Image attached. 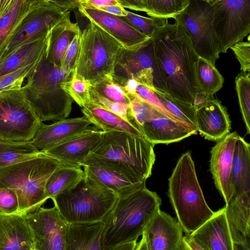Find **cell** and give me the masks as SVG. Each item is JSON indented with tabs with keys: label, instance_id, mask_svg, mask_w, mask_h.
Here are the masks:
<instances>
[{
	"label": "cell",
	"instance_id": "obj_31",
	"mask_svg": "<svg viewBox=\"0 0 250 250\" xmlns=\"http://www.w3.org/2000/svg\"><path fill=\"white\" fill-rule=\"evenodd\" d=\"M81 111L93 125L103 131H122L143 137L138 126L92 102L82 107Z\"/></svg>",
	"mask_w": 250,
	"mask_h": 250
},
{
	"label": "cell",
	"instance_id": "obj_38",
	"mask_svg": "<svg viewBox=\"0 0 250 250\" xmlns=\"http://www.w3.org/2000/svg\"><path fill=\"white\" fill-rule=\"evenodd\" d=\"M250 73L239 74L235 79L236 91L240 111L246 127L250 134Z\"/></svg>",
	"mask_w": 250,
	"mask_h": 250
},
{
	"label": "cell",
	"instance_id": "obj_41",
	"mask_svg": "<svg viewBox=\"0 0 250 250\" xmlns=\"http://www.w3.org/2000/svg\"><path fill=\"white\" fill-rule=\"evenodd\" d=\"M19 208L16 191L10 188H0V211L5 214H17Z\"/></svg>",
	"mask_w": 250,
	"mask_h": 250
},
{
	"label": "cell",
	"instance_id": "obj_3",
	"mask_svg": "<svg viewBox=\"0 0 250 250\" xmlns=\"http://www.w3.org/2000/svg\"><path fill=\"white\" fill-rule=\"evenodd\" d=\"M161 199L146 185L124 198H119L103 220L102 250H113L126 242L137 241L155 213Z\"/></svg>",
	"mask_w": 250,
	"mask_h": 250
},
{
	"label": "cell",
	"instance_id": "obj_27",
	"mask_svg": "<svg viewBox=\"0 0 250 250\" xmlns=\"http://www.w3.org/2000/svg\"><path fill=\"white\" fill-rule=\"evenodd\" d=\"M70 12L52 28L45 56L47 60L56 66L61 67L66 51L75 36L81 31L77 23L70 18Z\"/></svg>",
	"mask_w": 250,
	"mask_h": 250
},
{
	"label": "cell",
	"instance_id": "obj_12",
	"mask_svg": "<svg viewBox=\"0 0 250 250\" xmlns=\"http://www.w3.org/2000/svg\"><path fill=\"white\" fill-rule=\"evenodd\" d=\"M131 113L143 137L154 146L179 142L197 131L174 121L136 95L127 94Z\"/></svg>",
	"mask_w": 250,
	"mask_h": 250
},
{
	"label": "cell",
	"instance_id": "obj_21",
	"mask_svg": "<svg viewBox=\"0 0 250 250\" xmlns=\"http://www.w3.org/2000/svg\"><path fill=\"white\" fill-rule=\"evenodd\" d=\"M203 250H235L228 224L225 207L219 209L189 234Z\"/></svg>",
	"mask_w": 250,
	"mask_h": 250
},
{
	"label": "cell",
	"instance_id": "obj_10",
	"mask_svg": "<svg viewBox=\"0 0 250 250\" xmlns=\"http://www.w3.org/2000/svg\"><path fill=\"white\" fill-rule=\"evenodd\" d=\"M42 123L22 87L0 92V139L31 141Z\"/></svg>",
	"mask_w": 250,
	"mask_h": 250
},
{
	"label": "cell",
	"instance_id": "obj_20",
	"mask_svg": "<svg viewBox=\"0 0 250 250\" xmlns=\"http://www.w3.org/2000/svg\"><path fill=\"white\" fill-rule=\"evenodd\" d=\"M104 131L93 125L87 130L48 149L41 150L65 165L82 167L89 152L99 144Z\"/></svg>",
	"mask_w": 250,
	"mask_h": 250
},
{
	"label": "cell",
	"instance_id": "obj_29",
	"mask_svg": "<svg viewBox=\"0 0 250 250\" xmlns=\"http://www.w3.org/2000/svg\"><path fill=\"white\" fill-rule=\"evenodd\" d=\"M103 221L68 223L66 250H102Z\"/></svg>",
	"mask_w": 250,
	"mask_h": 250
},
{
	"label": "cell",
	"instance_id": "obj_6",
	"mask_svg": "<svg viewBox=\"0 0 250 250\" xmlns=\"http://www.w3.org/2000/svg\"><path fill=\"white\" fill-rule=\"evenodd\" d=\"M62 164L42 152L0 168V188H13L17 194L19 208L17 214L26 215L34 212L48 199L45 193L46 181Z\"/></svg>",
	"mask_w": 250,
	"mask_h": 250
},
{
	"label": "cell",
	"instance_id": "obj_1",
	"mask_svg": "<svg viewBox=\"0 0 250 250\" xmlns=\"http://www.w3.org/2000/svg\"><path fill=\"white\" fill-rule=\"evenodd\" d=\"M160 77L166 92L173 98L193 105L199 90L195 64L199 56L184 28L167 23L152 36Z\"/></svg>",
	"mask_w": 250,
	"mask_h": 250
},
{
	"label": "cell",
	"instance_id": "obj_16",
	"mask_svg": "<svg viewBox=\"0 0 250 250\" xmlns=\"http://www.w3.org/2000/svg\"><path fill=\"white\" fill-rule=\"evenodd\" d=\"M66 12L50 2L35 9L26 18L9 39L0 53V62L20 46L48 34Z\"/></svg>",
	"mask_w": 250,
	"mask_h": 250
},
{
	"label": "cell",
	"instance_id": "obj_52",
	"mask_svg": "<svg viewBox=\"0 0 250 250\" xmlns=\"http://www.w3.org/2000/svg\"><path fill=\"white\" fill-rule=\"evenodd\" d=\"M45 0L47 1V0Z\"/></svg>",
	"mask_w": 250,
	"mask_h": 250
},
{
	"label": "cell",
	"instance_id": "obj_26",
	"mask_svg": "<svg viewBox=\"0 0 250 250\" xmlns=\"http://www.w3.org/2000/svg\"><path fill=\"white\" fill-rule=\"evenodd\" d=\"M82 167L86 175L113 191L119 198L127 196L146 185V183H135L123 174L98 162H85Z\"/></svg>",
	"mask_w": 250,
	"mask_h": 250
},
{
	"label": "cell",
	"instance_id": "obj_17",
	"mask_svg": "<svg viewBox=\"0 0 250 250\" xmlns=\"http://www.w3.org/2000/svg\"><path fill=\"white\" fill-rule=\"evenodd\" d=\"M183 232L178 221L159 209L145 229L135 250H181Z\"/></svg>",
	"mask_w": 250,
	"mask_h": 250
},
{
	"label": "cell",
	"instance_id": "obj_25",
	"mask_svg": "<svg viewBox=\"0 0 250 250\" xmlns=\"http://www.w3.org/2000/svg\"><path fill=\"white\" fill-rule=\"evenodd\" d=\"M34 250L33 237L25 215L0 211V250Z\"/></svg>",
	"mask_w": 250,
	"mask_h": 250
},
{
	"label": "cell",
	"instance_id": "obj_40",
	"mask_svg": "<svg viewBox=\"0 0 250 250\" xmlns=\"http://www.w3.org/2000/svg\"><path fill=\"white\" fill-rule=\"evenodd\" d=\"M42 59L13 72L0 76V92L21 88L24 80L36 68Z\"/></svg>",
	"mask_w": 250,
	"mask_h": 250
},
{
	"label": "cell",
	"instance_id": "obj_33",
	"mask_svg": "<svg viewBox=\"0 0 250 250\" xmlns=\"http://www.w3.org/2000/svg\"><path fill=\"white\" fill-rule=\"evenodd\" d=\"M42 152L30 141L0 139V168L36 157Z\"/></svg>",
	"mask_w": 250,
	"mask_h": 250
},
{
	"label": "cell",
	"instance_id": "obj_18",
	"mask_svg": "<svg viewBox=\"0 0 250 250\" xmlns=\"http://www.w3.org/2000/svg\"><path fill=\"white\" fill-rule=\"evenodd\" d=\"M239 135L229 133L216 141L210 151V170L216 188L226 204L231 194V173L235 144Z\"/></svg>",
	"mask_w": 250,
	"mask_h": 250
},
{
	"label": "cell",
	"instance_id": "obj_46",
	"mask_svg": "<svg viewBox=\"0 0 250 250\" xmlns=\"http://www.w3.org/2000/svg\"><path fill=\"white\" fill-rule=\"evenodd\" d=\"M49 2L53 3L60 7L64 11H67L77 7L81 0H47Z\"/></svg>",
	"mask_w": 250,
	"mask_h": 250
},
{
	"label": "cell",
	"instance_id": "obj_42",
	"mask_svg": "<svg viewBox=\"0 0 250 250\" xmlns=\"http://www.w3.org/2000/svg\"><path fill=\"white\" fill-rule=\"evenodd\" d=\"M229 48L233 52L240 64V70L244 73L250 72V36L248 42L240 41Z\"/></svg>",
	"mask_w": 250,
	"mask_h": 250
},
{
	"label": "cell",
	"instance_id": "obj_15",
	"mask_svg": "<svg viewBox=\"0 0 250 250\" xmlns=\"http://www.w3.org/2000/svg\"><path fill=\"white\" fill-rule=\"evenodd\" d=\"M33 237L34 250H66L68 223L57 208L40 207L25 215Z\"/></svg>",
	"mask_w": 250,
	"mask_h": 250
},
{
	"label": "cell",
	"instance_id": "obj_45",
	"mask_svg": "<svg viewBox=\"0 0 250 250\" xmlns=\"http://www.w3.org/2000/svg\"><path fill=\"white\" fill-rule=\"evenodd\" d=\"M118 1L124 8L146 12L143 0H118Z\"/></svg>",
	"mask_w": 250,
	"mask_h": 250
},
{
	"label": "cell",
	"instance_id": "obj_5",
	"mask_svg": "<svg viewBox=\"0 0 250 250\" xmlns=\"http://www.w3.org/2000/svg\"><path fill=\"white\" fill-rule=\"evenodd\" d=\"M168 196L185 233L193 232L214 212L205 201L189 151L182 154L168 179Z\"/></svg>",
	"mask_w": 250,
	"mask_h": 250
},
{
	"label": "cell",
	"instance_id": "obj_24",
	"mask_svg": "<svg viewBox=\"0 0 250 250\" xmlns=\"http://www.w3.org/2000/svg\"><path fill=\"white\" fill-rule=\"evenodd\" d=\"M91 125L84 115L56 121L48 125L42 123L31 142L40 150L48 149L87 130Z\"/></svg>",
	"mask_w": 250,
	"mask_h": 250
},
{
	"label": "cell",
	"instance_id": "obj_32",
	"mask_svg": "<svg viewBox=\"0 0 250 250\" xmlns=\"http://www.w3.org/2000/svg\"><path fill=\"white\" fill-rule=\"evenodd\" d=\"M85 174L81 167L62 164L47 179L45 193L48 199H53L58 194L75 185Z\"/></svg>",
	"mask_w": 250,
	"mask_h": 250
},
{
	"label": "cell",
	"instance_id": "obj_37",
	"mask_svg": "<svg viewBox=\"0 0 250 250\" xmlns=\"http://www.w3.org/2000/svg\"><path fill=\"white\" fill-rule=\"evenodd\" d=\"M121 18L128 24L144 35L151 38L158 29L168 22V19L146 17L126 11L125 16Z\"/></svg>",
	"mask_w": 250,
	"mask_h": 250
},
{
	"label": "cell",
	"instance_id": "obj_48",
	"mask_svg": "<svg viewBox=\"0 0 250 250\" xmlns=\"http://www.w3.org/2000/svg\"><path fill=\"white\" fill-rule=\"evenodd\" d=\"M97 10L119 17L125 16L127 11L121 5H117L104 6L100 7Z\"/></svg>",
	"mask_w": 250,
	"mask_h": 250
},
{
	"label": "cell",
	"instance_id": "obj_51",
	"mask_svg": "<svg viewBox=\"0 0 250 250\" xmlns=\"http://www.w3.org/2000/svg\"><path fill=\"white\" fill-rule=\"evenodd\" d=\"M208 0V1H212V0Z\"/></svg>",
	"mask_w": 250,
	"mask_h": 250
},
{
	"label": "cell",
	"instance_id": "obj_34",
	"mask_svg": "<svg viewBox=\"0 0 250 250\" xmlns=\"http://www.w3.org/2000/svg\"><path fill=\"white\" fill-rule=\"evenodd\" d=\"M194 72L196 86L201 91L214 95L222 87L224 78L210 61L199 57Z\"/></svg>",
	"mask_w": 250,
	"mask_h": 250
},
{
	"label": "cell",
	"instance_id": "obj_19",
	"mask_svg": "<svg viewBox=\"0 0 250 250\" xmlns=\"http://www.w3.org/2000/svg\"><path fill=\"white\" fill-rule=\"evenodd\" d=\"M77 8L83 16L108 33L125 49L134 48L150 38L135 29L121 17L95 9L81 6Z\"/></svg>",
	"mask_w": 250,
	"mask_h": 250
},
{
	"label": "cell",
	"instance_id": "obj_44",
	"mask_svg": "<svg viewBox=\"0 0 250 250\" xmlns=\"http://www.w3.org/2000/svg\"><path fill=\"white\" fill-rule=\"evenodd\" d=\"M113 5H121L118 0H81L78 6L98 9L103 6Z\"/></svg>",
	"mask_w": 250,
	"mask_h": 250
},
{
	"label": "cell",
	"instance_id": "obj_30",
	"mask_svg": "<svg viewBox=\"0 0 250 250\" xmlns=\"http://www.w3.org/2000/svg\"><path fill=\"white\" fill-rule=\"evenodd\" d=\"M49 33L20 46L0 62V76L13 72L43 58L47 50Z\"/></svg>",
	"mask_w": 250,
	"mask_h": 250
},
{
	"label": "cell",
	"instance_id": "obj_43",
	"mask_svg": "<svg viewBox=\"0 0 250 250\" xmlns=\"http://www.w3.org/2000/svg\"><path fill=\"white\" fill-rule=\"evenodd\" d=\"M81 32L76 35L68 46L64 56L61 67L66 71L73 73L78 58Z\"/></svg>",
	"mask_w": 250,
	"mask_h": 250
},
{
	"label": "cell",
	"instance_id": "obj_14",
	"mask_svg": "<svg viewBox=\"0 0 250 250\" xmlns=\"http://www.w3.org/2000/svg\"><path fill=\"white\" fill-rule=\"evenodd\" d=\"M213 25L220 53H225L250 32V0H213Z\"/></svg>",
	"mask_w": 250,
	"mask_h": 250
},
{
	"label": "cell",
	"instance_id": "obj_11",
	"mask_svg": "<svg viewBox=\"0 0 250 250\" xmlns=\"http://www.w3.org/2000/svg\"><path fill=\"white\" fill-rule=\"evenodd\" d=\"M188 6L173 19L185 29L199 57L215 64L219 58L214 31L213 8L207 0H189Z\"/></svg>",
	"mask_w": 250,
	"mask_h": 250
},
{
	"label": "cell",
	"instance_id": "obj_8",
	"mask_svg": "<svg viewBox=\"0 0 250 250\" xmlns=\"http://www.w3.org/2000/svg\"><path fill=\"white\" fill-rule=\"evenodd\" d=\"M118 198L111 190L84 176L52 200L68 223L101 221Z\"/></svg>",
	"mask_w": 250,
	"mask_h": 250
},
{
	"label": "cell",
	"instance_id": "obj_36",
	"mask_svg": "<svg viewBox=\"0 0 250 250\" xmlns=\"http://www.w3.org/2000/svg\"><path fill=\"white\" fill-rule=\"evenodd\" d=\"M146 13L149 16L174 18L189 4V0H143Z\"/></svg>",
	"mask_w": 250,
	"mask_h": 250
},
{
	"label": "cell",
	"instance_id": "obj_2",
	"mask_svg": "<svg viewBox=\"0 0 250 250\" xmlns=\"http://www.w3.org/2000/svg\"><path fill=\"white\" fill-rule=\"evenodd\" d=\"M153 147L143 137L122 131H104L101 141L83 164L98 162L135 183L145 184L155 161Z\"/></svg>",
	"mask_w": 250,
	"mask_h": 250
},
{
	"label": "cell",
	"instance_id": "obj_28",
	"mask_svg": "<svg viewBox=\"0 0 250 250\" xmlns=\"http://www.w3.org/2000/svg\"><path fill=\"white\" fill-rule=\"evenodd\" d=\"M49 3L45 0H13L0 17V53L26 18L35 9Z\"/></svg>",
	"mask_w": 250,
	"mask_h": 250
},
{
	"label": "cell",
	"instance_id": "obj_49",
	"mask_svg": "<svg viewBox=\"0 0 250 250\" xmlns=\"http://www.w3.org/2000/svg\"><path fill=\"white\" fill-rule=\"evenodd\" d=\"M137 241H132L123 243L116 247L113 250H135Z\"/></svg>",
	"mask_w": 250,
	"mask_h": 250
},
{
	"label": "cell",
	"instance_id": "obj_23",
	"mask_svg": "<svg viewBox=\"0 0 250 250\" xmlns=\"http://www.w3.org/2000/svg\"><path fill=\"white\" fill-rule=\"evenodd\" d=\"M90 94L91 102L138 126L131 113L127 94L112 77L91 84Z\"/></svg>",
	"mask_w": 250,
	"mask_h": 250
},
{
	"label": "cell",
	"instance_id": "obj_35",
	"mask_svg": "<svg viewBox=\"0 0 250 250\" xmlns=\"http://www.w3.org/2000/svg\"><path fill=\"white\" fill-rule=\"evenodd\" d=\"M152 89L162 104L170 112L197 130L195 109L193 105L173 98L166 92Z\"/></svg>",
	"mask_w": 250,
	"mask_h": 250
},
{
	"label": "cell",
	"instance_id": "obj_47",
	"mask_svg": "<svg viewBox=\"0 0 250 250\" xmlns=\"http://www.w3.org/2000/svg\"><path fill=\"white\" fill-rule=\"evenodd\" d=\"M181 250H203V249L190 237L189 234L186 233L182 237Z\"/></svg>",
	"mask_w": 250,
	"mask_h": 250
},
{
	"label": "cell",
	"instance_id": "obj_4",
	"mask_svg": "<svg viewBox=\"0 0 250 250\" xmlns=\"http://www.w3.org/2000/svg\"><path fill=\"white\" fill-rule=\"evenodd\" d=\"M45 56L28 75L26 83L22 86L42 122L67 118L73 102L62 87L63 83L73 73L54 65L47 60Z\"/></svg>",
	"mask_w": 250,
	"mask_h": 250
},
{
	"label": "cell",
	"instance_id": "obj_7",
	"mask_svg": "<svg viewBox=\"0 0 250 250\" xmlns=\"http://www.w3.org/2000/svg\"><path fill=\"white\" fill-rule=\"evenodd\" d=\"M231 194L225 206L231 237L237 250H250V145L238 136L231 173Z\"/></svg>",
	"mask_w": 250,
	"mask_h": 250
},
{
	"label": "cell",
	"instance_id": "obj_50",
	"mask_svg": "<svg viewBox=\"0 0 250 250\" xmlns=\"http://www.w3.org/2000/svg\"><path fill=\"white\" fill-rule=\"evenodd\" d=\"M13 0H0V17L4 13Z\"/></svg>",
	"mask_w": 250,
	"mask_h": 250
},
{
	"label": "cell",
	"instance_id": "obj_13",
	"mask_svg": "<svg viewBox=\"0 0 250 250\" xmlns=\"http://www.w3.org/2000/svg\"><path fill=\"white\" fill-rule=\"evenodd\" d=\"M112 78L118 83L133 79L148 87L165 92L159 75L152 37L134 48L123 47L117 57Z\"/></svg>",
	"mask_w": 250,
	"mask_h": 250
},
{
	"label": "cell",
	"instance_id": "obj_9",
	"mask_svg": "<svg viewBox=\"0 0 250 250\" xmlns=\"http://www.w3.org/2000/svg\"><path fill=\"white\" fill-rule=\"evenodd\" d=\"M122 48L113 37L90 22L81 32L73 74L90 84L112 77L117 57Z\"/></svg>",
	"mask_w": 250,
	"mask_h": 250
},
{
	"label": "cell",
	"instance_id": "obj_39",
	"mask_svg": "<svg viewBox=\"0 0 250 250\" xmlns=\"http://www.w3.org/2000/svg\"><path fill=\"white\" fill-rule=\"evenodd\" d=\"M90 84L85 81L77 77L74 74L62 83L63 88L82 108L89 104Z\"/></svg>",
	"mask_w": 250,
	"mask_h": 250
},
{
	"label": "cell",
	"instance_id": "obj_22",
	"mask_svg": "<svg viewBox=\"0 0 250 250\" xmlns=\"http://www.w3.org/2000/svg\"><path fill=\"white\" fill-rule=\"evenodd\" d=\"M195 109L197 131L206 139L216 142L229 133V115L213 95Z\"/></svg>",
	"mask_w": 250,
	"mask_h": 250
}]
</instances>
